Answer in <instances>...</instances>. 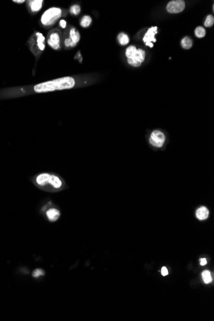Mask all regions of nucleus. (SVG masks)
Returning <instances> with one entry per match:
<instances>
[{
    "label": "nucleus",
    "mask_w": 214,
    "mask_h": 321,
    "mask_svg": "<svg viewBox=\"0 0 214 321\" xmlns=\"http://www.w3.org/2000/svg\"><path fill=\"white\" fill-rule=\"evenodd\" d=\"M81 12V8L78 5H74L70 8V13L72 15L77 16Z\"/></svg>",
    "instance_id": "nucleus-19"
},
{
    "label": "nucleus",
    "mask_w": 214,
    "mask_h": 321,
    "mask_svg": "<svg viewBox=\"0 0 214 321\" xmlns=\"http://www.w3.org/2000/svg\"><path fill=\"white\" fill-rule=\"evenodd\" d=\"M214 23V18H213V16L212 15H208L207 17V19L205 21V26L206 27H211L213 26V24Z\"/></svg>",
    "instance_id": "nucleus-20"
},
{
    "label": "nucleus",
    "mask_w": 214,
    "mask_h": 321,
    "mask_svg": "<svg viewBox=\"0 0 214 321\" xmlns=\"http://www.w3.org/2000/svg\"><path fill=\"white\" fill-rule=\"evenodd\" d=\"M14 3H19V4H21V3H23L24 2H25L24 0H14V1H12Z\"/></svg>",
    "instance_id": "nucleus-26"
},
{
    "label": "nucleus",
    "mask_w": 214,
    "mask_h": 321,
    "mask_svg": "<svg viewBox=\"0 0 214 321\" xmlns=\"http://www.w3.org/2000/svg\"><path fill=\"white\" fill-rule=\"evenodd\" d=\"M196 217L200 220H206L209 216V210L205 206H201L196 212Z\"/></svg>",
    "instance_id": "nucleus-10"
},
{
    "label": "nucleus",
    "mask_w": 214,
    "mask_h": 321,
    "mask_svg": "<svg viewBox=\"0 0 214 321\" xmlns=\"http://www.w3.org/2000/svg\"><path fill=\"white\" fill-rule=\"evenodd\" d=\"M145 57H146L145 51L143 50V49H137L134 57L132 58H135L137 61L138 62L142 64V62H143L145 60Z\"/></svg>",
    "instance_id": "nucleus-12"
},
{
    "label": "nucleus",
    "mask_w": 214,
    "mask_h": 321,
    "mask_svg": "<svg viewBox=\"0 0 214 321\" xmlns=\"http://www.w3.org/2000/svg\"><path fill=\"white\" fill-rule=\"evenodd\" d=\"M149 144L155 148H162L166 142V135L160 130H154L151 133L149 139Z\"/></svg>",
    "instance_id": "nucleus-5"
},
{
    "label": "nucleus",
    "mask_w": 214,
    "mask_h": 321,
    "mask_svg": "<svg viewBox=\"0 0 214 321\" xmlns=\"http://www.w3.org/2000/svg\"><path fill=\"white\" fill-rule=\"evenodd\" d=\"M92 18L89 16H84L80 21V25L83 28H88L92 23Z\"/></svg>",
    "instance_id": "nucleus-13"
},
{
    "label": "nucleus",
    "mask_w": 214,
    "mask_h": 321,
    "mask_svg": "<svg viewBox=\"0 0 214 321\" xmlns=\"http://www.w3.org/2000/svg\"><path fill=\"white\" fill-rule=\"evenodd\" d=\"M47 43L54 50H58L61 47L62 33L57 28L50 31L47 35Z\"/></svg>",
    "instance_id": "nucleus-4"
},
{
    "label": "nucleus",
    "mask_w": 214,
    "mask_h": 321,
    "mask_svg": "<svg viewBox=\"0 0 214 321\" xmlns=\"http://www.w3.org/2000/svg\"><path fill=\"white\" fill-rule=\"evenodd\" d=\"M185 8V3L182 0H174L167 5V10L171 14H178L182 12Z\"/></svg>",
    "instance_id": "nucleus-7"
},
{
    "label": "nucleus",
    "mask_w": 214,
    "mask_h": 321,
    "mask_svg": "<svg viewBox=\"0 0 214 321\" xmlns=\"http://www.w3.org/2000/svg\"><path fill=\"white\" fill-rule=\"evenodd\" d=\"M44 274H45L44 273V271L42 269H37L33 272L32 276L34 278H39L41 276H44Z\"/></svg>",
    "instance_id": "nucleus-21"
},
{
    "label": "nucleus",
    "mask_w": 214,
    "mask_h": 321,
    "mask_svg": "<svg viewBox=\"0 0 214 321\" xmlns=\"http://www.w3.org/2000/svg\"><path fill=\"white\" fill-rule=\"evenodd\" d=\"M117 39H118V41H119V42L120 43V44H121L122 46L128 44L130 41V39L128 37V36L124 33H119L117 37Z\"/></svg>",
    "instance_id": "nucleus-15"
},
{
    "label": "nucleus",
    "mask_w": 214,
    "mask_h": 321,
    "mask_svg": "<svg viewBox=\"0 0 214 321\" xmlns=\"http://www.w3.org/2000/svg\"><path fill=\"white\" fill-rule=\"evenodd\" d=\"M181 44L183 49H189L192 46V41L191 40V38L188 37H184L182 40Z\"/></svg>",
    "instance_id": "nucleus-14"
},
{
    "label": "nucleus",
    "mask_w": 214,
    "mask_h": 321,
    "mask_svg": "<svg viewBox=\"0 0 214 321\" xmlns=\"http://www.w3.org/2000/svg\"><path fill=\"white\" fill-rule=\"evenodd\" d=\"M43 2L42 0H32L28 1V6L31 12H37L42 8Z\"/></svg>",
    "instance_id": "nucleus-9"
},
{
    "label": "nucleus",
    "mask_w": 214,
    "mask_h": 321,
    "mask_svg": "<svg viewBox=\"0 0 214 321\" xmlns=\"http://www.w3.org/2000/svg\"><path fill=\"white\" fill-rule=\"evenodd\" d=\"M195 35L198 38H203L206 35V30L202 27H198L195 30Z\"/></svg>",
    "instance_id": "nucleus-17"
},
{
    "label": "nucleus",
    "mask_w": 214,
    "mask_h": 321,
    "mask_svg": "<svg viewBox=\"0 0 214 321\" xmlns=\"http://www.w3.org/2000/svg\"><path fill=\"white\" fill-rule=\"evenodd\" d=\"M27 44L31 52L36 57H39L46 47V38L41 32H35L28 39Z\"/></svg>",
    "instance_id": "nucleus-2"
},
{
    "label": "nucleus",
    "mask_w": 214,
    "mask_h": 321,
    "mask_svg": "<svg viewBox=\"0 0 214 321\" xmlns=\"http://www.w3.org/2000/svg\"><path fill=\"white\" fill-rule=\"evenodd\" d=\"M46 215L47 219L50 222L54 223V222L57 221L59 219L60 216V212L57 208H49L46 212Z\"/></svg>",
    "instance_id": "nucleus-8"
},
{
    "label": "nucleus",
    "mask_w": 214,
    "mask_h": 321,
    "mask_svg": "<svg viewBox=\"0 0 214 321\" xmlns=\"http://www.w3.org/2000/svg\"><path fill=\"white\" fill-rule=\"evenodd\" d=\"M161 272H162V274L163 276H167V275L168 274V270H167V268H166V267H162Z\"/></svg>",
    "instance_id": "nucleus-24"
},
{
    "label": "nucleus",
    "mask_w": 214,
    "mask_h": 321,
    "mask_svg": "<svg viewBox=\"0 0 214 321\" xmlns=\"http://www.w3.org/2000/svg\"><path fill=\"white\" fill-rule=\"evenodd\" d=\"M137 48L135 46H129L127 49V50H126V56H127V57L128 58H132L134 57L135 53H136V51H137Z\"/></svg>",
    "instance_id": "nucleus-16"
},
{
    "label": "nucleus",
    "mask_w": 214,
    "mask_h": 321,
    "mask_svg": "<svg viewBox=\"0 0 214 321\" xmlns=\"http://www.w3.org/2000/svg\"><path fill=\"white\" fill-rule=\"evenodd\" d=\"M202 277H203L204 282L207 284L211 283L212 281L211 274L210 273V271H208V270L203 271L202 273Z\"/></svg>",
    "instance_id": "nucleus-18"
},
{
    "label": "nucleus",
    "mask_w": 214,
    "mask_h": 321,
    "mask_svg": "<svg viewBox=\"0 0 214 321\" xmlns=\"http://www.w3.org/2000/svg\"><path fill=\"white\" fill-rule=\"evenodd\" d=\"M34 183L37 186L42 188L49 186L53 189H60L63 185V181L60 177L55 174L42 172L34 178Z\"/></svg>",
    "instance_id": "nucleus-1"
},
{
    "label": "nucleus",
    "mask_w": 214,
    "mask_h": 321,
    "mask_svg": "<svg viewBox=\"0 0 214 321\" xmlns=\"http://www.w3.org/2000/svg\"><path fill=\"white\" fill-rule=\"evenodd\" d=\"M59 25L62 28H66L67 25V22L64 19H62L60 21Z\"/></svg>",
    "instance_id": "nucleus-23"
},
{
    "label": "nucleus",
    "mask_w": 214,
    "mask_h": 321,
    "mask_svg": "<svg viewBox=\"0 0 214 321\" xmlns=\"http://www.w3.org/2000/svg\"><path fill=\"white\" fill-rule=\"evenodd\" d=\"M157 27H152V28H151L148 30L147 33H146L144 38V41L146 42V45L148 44V42H150L151 41H156L155 39V34H156L157 32Z\"/></svg>",
    "instance_id": "nucleus-11"
},
{
    "label": "nucleus",
    "mask_w": 214,
    "mask_h": 321,
    "mask_svg": "<svg viewBox=\"0 0 214 321\" xmlns=\"http://www.w3.org/2000/svg\"><path fill=\"white\" fill-rule=\"evenodd\" d=\"M80 40V34L74 27L71 28L67 37H65L64 44L66 48L74 47L77 46Z\"/></svg>",
    "instance_id": "nucleus-6"
},
{
    "label": "nucleus",
    "mask_w": 214,
    "mask_h": 321,
    "mask_svg": "<svg viewBox=\"0 0 214 321\" xmlns=\"http://www.w3.org/2000/svg\"><path fill=\"white\" fill-rule=\"evenodd\" d=\"M63 11L58 7H51L46 10L41 17V22L45 28H49L62 17Z\"/></svg>",
    "instance_id": "nucleus-3"
},
{
    "label": "nucleus",
    "mask_w": 214,
    "mask_h": 321,
    "mask_svg": "<svg viewBox=\"0 0 214 321\" xmlns=\"http://www.w3.org/2000/svg\"><path fill=\"white\" fill-rule=\"evenodd\" d=\"M128 62L130 65L133 66V67H139L141 66V63L138 62V61H137L135 58H128Z\"/></svg>",
    "instance_id": "nucleus-22"
},
{
    "label": "nucleus",
    "mask_w": 214,
    "mask_h": 321,
    "mask_svg": "<svg viewBox=\"0 0 214 321\" xmlns=\"http://www.w3.org/2000/svg\"><path fill=\"white\" fill-rule=\"evenodd\" d=\"M207 261L206 260V258H201V264H200L201 265H202V266L205 265L207 264Z\"/></svg>",
    "instance_id": "nucleus-25"
}]
</instances>
